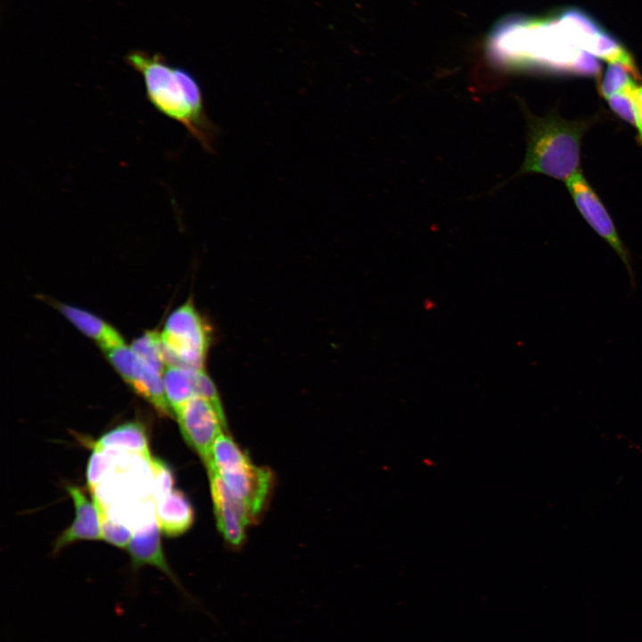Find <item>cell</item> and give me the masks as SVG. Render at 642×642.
<instances>
[{
	"label": "cell",
	"mask_w": 642,
	"mask_h": 642,
	"mask_svg": "<svg viewBox=\"0 0 642 642\" xmlns=\"http://www.w3.org/2000/svg\"><path fill=\"white\" fill-rule=\"evenodd\" d=\"M125 61L142 77L150 105L181 124L207 152H213L218 128L207 114L196 78L188 70L170 65L159 53L134 50Z\"/></svg>",
	"instance_id": "obj_1"
},
{
	"label": "cell",
	"mask_w": 642,
	"mask_h": 642,
	"mask_svg": "<svg viewBox=\"0 0 642 642\" xmlns=\"http://www.w3.org/2000/svg\"><path fill=\"white\" fill-rule=\"evenodd\" d=\"M528 124L527 152L516 175L537 172L564 180L580 165V145L590 120H566L556 112L537 117L523 106Z\"/></svg>",
	"instance_id": "obj_2"
},
{
	"label": "cell",
	"mask_w": 642,
	"mask_h": 642,
	"mask_svg": "<svg viewBox=\"0 0 642 642\" xmlns=\"http://www.w3.org/2000/svg\"><path fill=\"white\" fill-rule=\"evenodd\" d=\"M160 338L167 365L204 369L211 333L192 300L170 313Z\"/></svg>",
	"instance_id": "obj_3"
},
{
	"label": "cell",
	"mask_w": 642,
	"mask_h": 642,
	"mask_svg": "<svg viewBox=\"0 0 642 642\" xmlns=\"http://www.w3.org/2000/svg\"><path fill=\"white\" fill-rule=\"evenodd\" d=\"M104 351L115 370L138 395L162 416H175L166 398L162 374L145 364L126 344Z\"/></svg>",
	"instance_id": "obj_4"
},
{
	"label": "cell",
	"mask_w": 642,
	"mask_h": 642,
	"mask_svg": "<svg viewBox=\"0 0 642 642\" xmlns=\"http://www.w3.org/2000/svg\"><path fill=\"white\" fill-rule=\"evenodd\" d=\"M566 185L582 217L591 228L613 248L623 262L630 276V286L634 288L636 281L630 251L621 241L614 223L601 200L580 172L572 175L567 179Z\"/></svg>",
	"instance_id": "obj_5"
},
{
	"label": "cell",
	"mask_w": 642,
	"mask_h": 642,
	"mask_svg": "<svg viewBox=\"0 0 642 642\" xmlns=\"http://www.w3.org/2000/svg\"><path fill=\"white\" fill-rule=\"evenodd\" d=\"M176 416L185 441L206 464L215 440L226 426L225 413L220 412L208 399L194 396L181 407Z\"/></svg>",
	"instance_id": "obj_6"
},
{
	"label": "cell",
	"mask_w": 642,
	"mask_h": 642,
	"mask_svg": "<svg viewBox=\"0 0 642 642\" xmlns=\"http://www.w3.org/2000/svg\"><path fill=\"white\" fill-rule=\"evenodd\" d=\"M160 532V530L156 517L135 528L128 546L133 572H136L144 565L157 568L178 588V591L185 598V604L189 605L193 609L204 610L199 600L183 587L169 567L161 547Z\"/></svg>",
	"instance_id": "obj_7"
},
{
	"label": "cell",
	"mask_w": 642,
	"mask_h": 642,
	"mask_svg": "<svg viewBox=\"0 0 642 642\" xmlns=\"http://www.w3.org/2000/svg\"><path fill=\"white\" fill-rule=\"evenodd\" d=\"M207 470H212L218 475L231 495L255 519L263 508L271 489L270 471L255 466L249 458L222 471Z\"/></svg>",
	"instance_id": "obj_8"
},
{
	"label": "cell",
	"mask_w": 642,
	"mask_h": 642,
	"mask_svg": "<svg viewBox=\"0 0 642 642\" xmlns=\"http://www.w3.org/2000/svg\"><path fill=\"white\" fill-rule=\"evenodd\" d=\"M208 474L218 527L228 543L238 546L243 541L246 527L254 519L214 471L209 470Z\"/></svg>",
	"instance_id": "obj_9"
},
{
	"label": "cell",
	"mask_w": 642,
	"mask_h": 642,
	"mask_svg": "<svg viewBox=\"0 0 642 642\" xmlns=\"http://www.w3.org/2000/svg\"><path fill=\"white\" fill-rule=\"evenodd\" d=\"M75 507V518L54 545V553L78 540L102 539L100 514L95 500H90L83 490L73 485L66 487Z\"/></svg>",
	"instance_id": "obj_10"
},
{
	"label": "cell",
	"mask_w": 642,
	"mask_h": 642,
	"mask_svg": "<svg viewBox=\"0 0 642 642\" xmlns=\"http://www.w3.org/2000/svg\"><path fill=\"white\" fill-rule=\"evenodd\" d=\"M155 517L160 531L167 537L185 533L193 523V510L185 495L173 490L155 501Z\"/></svg>",
	"instance_id": "obj_11"
},
{
	"label": "cell",
	"mask_w": 642,
	"mask_h": 642,
	"mask_svg": "<svg viewBox=\"0 0 642 642\" xmlns=\"http://www.w3.org/2000/svg\"><path fill=\"white\" fill-rule=\"evenodd\" d=\"M94 447L137 455L148 461L152 458L145 428L136 421L127 422L109 430Z\"/></svg>",
	"instance_id": "obj_12"
},
{
	"label": "cell",
	"mask_w": 642,
	"mask_h": 642,
	"mask_svg": "<svg viewBox=\"0 0 642 642\" xmlns=\"http://www.w3.org/2000/svg\"><path fill=\"white\" fill-rule=\"evenodd\" d=\"M55 306L74 326L103 350L125 344L121 334L99 317L67 304L56 303Z\"/></svg>",
	"instance_id": "obj_13"
},
{
	"label": "cell",
	"mask_w": 642,
	"mask_h": 642,
	"mask_svg": "<svg viewBox=\"0 0 642 642\" xmlns=\"http://www.w3.org/2000/svg\"><path fill=\"white\" fill-rule=\"evenodd\" d=\"M202 369H191L176 365H167L162 374L166 398L174 416L193 397L197 396L198 373Z\"/></svg>",
	"instance_id": "obj_14"
},
{
	"label": "cell",
	"mask_w": 642,
	"mask_h": 642,
	"mask_svg": "<svg viewBox=\"0 0 642 642\" xmlns=\"http://www.w3.org/2000/svg\"><path fill=\"white\" fill-rule=\"evenodd\" d=\"M130 347L145 364L163 374L167 362L160 333L148 331L136 338Z\"/></svg>",
	"instance_id": "obj_15"
},
{
	"label": "cell",
	"mask_w": 642,
	"mask_h": 642,
	"mask_svg": "<svg viewBox=\"0 0 642 642\" xmlns=\"http://www.w3.org/2000/svg\"><path fill=\"white\" fill-rule=\"evenodd\" d=\"M120 453L122 452L94 447L86 469L87 486L92 492L115 472L117 457Z\"/></svg>",
	"instance_id": "obj_16"
},
{
	"label": "cell",
	"mask_w": 642,
	"mask_h": 642,
	"mask_svg": "<svg viewBox=\"0 0 642 642\" xmlns=\"http://www.w3.org/2000/svg\"><path fill=\"white\" fill-rule=\"evenodd\" d=\"M93 498L96 502L100 514L102 539L118 547H128L133 536L132 529L126 523L111 516L108 513L106 506L94 495Z\"/></svg>",
	"instance_id": "obj_17"
},
{
	"label": "cell",
	"mask_w": 642,
	"mask_h": 642,
	"mask_svg": "<svg viewBox=\"0 0 642 642\" xmlns=\"http://www.w3.org/2000/svg\"><path fill=\"white\" fill-rule=\"evenodd\" d=\"M634 78H640L638 70H634L621 62H609L606 71L599 82V93L607 99L633 83Z\"/></svg>",
	"instance_id": "obj_18"
},
{
	"label": "cell",
	"mask_w": 642,
	"mask_h": 642,
	"mask_svg": "<svg viewBox=\"0 0 642 642\" xmlns=\"http://www.w3.org/2000/svg\"><path fill=\"white\" fill-rule=\"evenodd\" d=\"M149 465L152 473V494L155 501L174 489V477L170 468L158 458L152 457Z\"/></svg>",
	"instance_id": "obj_19"
},
{
	"label": "cell",
	"mask_w": 642,
	"mask_h": 642,
	"mask_svg": "<svg viewBox=\"0 0 642 642\" xmlns=\"http://www.w3.org/2000/svg\"><path fill=\"white\" fill-rule=\"evenodd\" d=\"M635 85V82H633L606 99L613 112L634 127L636 119L631 89Z\"/></svg>",
	"instance_id": "obj_20"
},
{
	"label": "cell",
	"mask_w": 642,
	"mask_h": 642,
	"mask_svg": "<svg viewBox=\"0 0 642 642\" xmlns=\"http://www.w3.org/2000/svg\"><path fill=\"white\" fill-rule=\"evenodd\" d=\"M577 72L594 75L599 71V63L592 56L584 52H580L572 66Z\"/></svg>",
	"instance_id": "obj_21"
},
{
	"label": "cell",
	"mask_w": 642,
	"mask_h": 642,
	"mask_svg": "<svg viewBox=\"0 0 642 642\" xmlns=\"http://www.w3.org/2000/svg\"><path fill=\"white\" fill-rule=\"evenodd\" d=\"M631 97L635 111V128L638 131V136L642 143V86H637L635 85L631 89Z\"/></svg>",
	"instance_id": "obj_22"
}]
</instances>
